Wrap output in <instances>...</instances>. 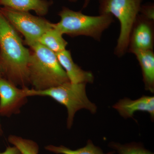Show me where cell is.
<instances>
[{
	"label": "cell",
	"instance_id": "obj_1",
	"mask_svg": "<svg viewBox=\"0 0 154 154\" xmlns=\"http://www.w3.org/2000/svg\"><path fill=\"white\" fill-rule=\"evenodd\" d=\"M30 52L0 10V68L11 81L22 88L29 84Z\"/></svg>",
	"mask_w": 154,
	"mask_h": 154
},
{
	"label": "cell",
	"instance_id": "obj_2",
	"mask_svg": "<svg viewBox=\"0 0 154 154\" xmlns=\"http://www.w3.org/2000/svg\"><path fill=\"white\" fill-rule=\"evenodd\" d=\"M30 48L29 80L33 89L42 91L69 82L54 53L38 42Z\"/></svg>",
	"mask_w": 154,
	"mask_h": 154
},
{
	"label": "cell",
	"instance_id": "obj_3",
	"mask_svg": "<svg viewBox=\"0 0 154 154\" xmlns=\"http://www.w3.org/2000/svg\"><path fill=\"white\" fill-rule=\"evenodd\" d=\"M60 22L53 24V28L63 34L72 36L83 35L100 40L102 33L113 21L110 14L98 16L86 15L81 11H75L63 7L59 13Z\"/></svg>",
	"mask_w": 154,
	"mask_h": 154
},
{
	"label": "cell",
	"instance_id": "obj_4",
	"mask_svg": "<svg viewBox=\"0 0 154 154\" xmlns=\"http://www.w3.org/2000/svg\"><path fill=\"white\" fill-rule=\"evenodd\" d=\"M86 84H75L69 82L42 91L28 88L27 95L28 97L48 96L65 106L68 112L67 126L68 128H70L77 111L85 109L91 113H96L97 107L96 105L89 100L86 94Z\"/></svg>",
	"mask_w": 154,
	"mask_h": 154
},
{
	"label": "cell",
	"instance_id": "obj_5",
	"mask_svg": "<svg viewBox=\"0 0 154 154\" xmlns=\"http://www.w3.org/2000/svg\"><path fill=\"white\" fill-rule=\"evenodd\" d=\"M100 14L115 16L120 23L115 54L122 56L128 49L131 33L140 12L143 0H98Z\"/></svg>",
	"mask_w": 154,
	"mask_h": 154
},
{
	"label": "cell",
	"instance_id": "obj_6",
	"mask_svg": "<svg viewBox=\"0 0 154 154\" xmlns=\"http://www.w3.org/2000/svg\"><path fill=\"white\" fill-rule=\"evenodd\" d=\"M1 11L15 30L22 33L25 43L30 47L38 43L42 35L53 27V23L29 12L6 8Z\"/></svg>",
	"mask_w": 154,
	"mask_h": 154
},
{
	"label": "cell",
	"instance_id": "obj_7",
	"mask_svg": "<svg viewBox=\"0 0 154 154\" xmlns=\"http://www.w3.org/2000/svg\"><path fill=\"white\" fill-rule=\"evenodd\" d=\"M28 88H18L8 80L0 78V114L18 113L26 102Z\"/></svg>",
	"mask_w": 154,
	"mask_h": 154
},
{
	"label": "cell",
	"instance_id": "obj_8",
	"mask_svg": "<svg viewBox=\"0 0 154 154\" xmlns=\"http://www.w3.org/2000/svg\"><path fill=\"white\" fill-rule=\"evenodd\" d=\"M152 20L138 15L130 37L129 51L134 53L153 50L154 36Z\"/></svg>",
	"mask_w": 154,
	"mask_h": 154
},
{
	"label": "cell",
	"instance_id": "obj_9",
	"mask_svg": "<svg viewBox=\"0 0 154 154\" xmlns=\"http://www.w3.org/2000/svg\"><path fill=\"white\" fill-rule=\"evenodd\" d=\"M113 107L124 118L132 117L135 112L141 111L148 112L150 115L152 119H154V96H142L134 100L125 98L119 100Z\"/></svg>",
	"mask_w": 154,
	"mask_h": 154
},
{
	"label": "cell",
	"instance_id": "obj_10",
	"mask_svg": "<svg viewBox=\"0 0 154 154\" xmlns=\"http://www.w3.org/2000/svg\"><path fill=\"white\" fill-rule=\"evenodd\" d=\"M56 54L70 82L87 84L94 82L93 74L91 72L84 70L75 63L69 51L65 49Z\"/></svg>",
	"mask_w": 154,
	"mask_h": 154
},
{
	"label": "cell",
	"instance_id": "obj_11",
	"mask_svg": "<svg viewBox=\"0 0 154 154\" xmlns=\"http://www.w3.org/2000/svg\"><path fill=\"white\" fill-rule=\"evenodd\" d=\"M0 5L14 11H33L42 16L47 14L51 3L45 0H0Z\"/></svg>",
	"mask_w": 154,
	"mask_h": 154
},
{
	"label": "cell",
	"instance_id": "obj_12",
	"mask_svg": "<svg viewBox=\"0 0 154 154\" xmlns=\"http://www.w3.org/2000/svg\"><path fill=\"white\" fill-rule=\"evenodd\" d=\"M136 56L142 72L145 89L154 92V54L153 50L140 51L134 53Z\"/></svg>",
	"mask_w": 154,
	"mask_h": 154
},
{
	"label": "cell",
	"instance_id": "obj_13",
	"mask_svg": "<svg viewBox=\"0 0 154 154\" xmlns=\"http://www.w3.org/2000/svg\"><path fill=\"white\" fill-rule=\"evenodd\" d=\"M63 35L59 30L53 27L42 35L38 43L57 54L66 49L68 43Z\"/></svg>",
	"mask_w": 154,
	"mask_h": 154
},
{
	"label": "cell",
	"instance_id": "obj_14",
	"mask_svg": "<svg viewBox=\"0 0 154 154\" xmlns=\"http://www.w3.org/2000/svg\"><path fill=\"white\" fill-rule=\"evenodd\" d=\"M48 151L57 154H114V152L104 153L100 148L94 145L91 140H88L87 145L84 147L76 150H72L64 146H57L50 145L45 147Z\"/></svg>",
	"mask_w": 154,
	"mask_h": 154
},
{
	"label": "cell",
	"instance_id": "obj_15",
	"mask_svg": "<svg viewBox=\"0 0 154 154\" xmlns=\"http://www.w3.org/2000/svg\"><path fill=\"white\" fill-rule=\"evenodd\" d=\"M8 141L22 154H38L39 152L38 145L34 141L13 135L9 137Z\"/></svg>",
	"mask_w": 154,
	"mask_h": 154
},
{
	"label": "cell",
	"instance_id": "obj_16",
	"mask_svg": "<svg viewBox=\"0 0 154 154\" xmlns=\"http://www.w3.org/2000/svg\"><path fill=\"white\" fill-rule=\"evenodd\" d=\"M109 145L110 147L116 150L118 154H154L138 143L122 145L116 143H111Z\"/></svg>",
	"mask_w": 154,
	"mask_h": 154
},
{
	"label": "cell",
	"instance_id": "obj_17",
	"mask_svg": "<svg viewBox=\"0 0 154 154\" xmlns=\"http://www.w3.org/2000/svg\"><path fill=\"white\" fill-rule=\"evenodd\" d=\"M140 12L143 14V16L150 20H154V6L147 5L141 6Z\"/></svg>",
	"mask_w": 154,
	"mask_h": 154
},
{
	"label": "cell",
	"instance_id": "obj_18",
	"mask_svg": "<svg viewBox=\"0 0 154 154\" xmlns=\"http://www.w3.org/2000/svg\"><path fill=\"white\" fill-rule=\"evenodd\" d=\"M0 154H22L19 150L15 146L13 147L9 146L5 150Z\"/></svg>",
	"mask_w": 154,
	"mask_h": 154
},
{
	"label": "cell",
	"instance_id": "obj_19",
	"mask_svg": "<svg viewBox=\"0 0 154 154\" xmlns=\"http://www.w3.org/2000/svg\"><path fill=\"white\" fill-rule=\"evenodd\" d=\"M91 0H84V5H83V8H87L88 7Z\"/></svg>",
	"mask_w": 154,
	"mask_h": 154
},
{
	"label": "cell",
	"instance_id": "obj_20",
	"mask_svg": "<svg viewBox=\"0 0 154 154\" xmlns=\"http://www.w3.org/2000/svg\"><path fill=\"white\" fill-rule=\"evenodd\" d=\"M70 2H76L77 0H69Z\"/></svg>",
	"mask_w": 154,
	"mask_h": 154
},
{
	"label": "cell",
	"instance_id": "obj_21",
	"mask_svg": "<svg viewBox=\"0 0 154 154\" xmlns=\"http://www.w3.org/2000/svg\"><path fill=\"white\" fill-rule=\"evenodd\" d=\"M2 72L1 70V68H0V78H1V76H2Z\"/></svg>",
	"mask_w": 154,
	"mask_h": 154
}]
</instances>
